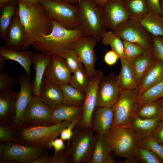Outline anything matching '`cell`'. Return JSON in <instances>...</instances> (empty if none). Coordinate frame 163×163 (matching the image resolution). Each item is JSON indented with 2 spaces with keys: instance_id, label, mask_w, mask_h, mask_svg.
I'll list each match as a JSON object with an SVG mask.
<instances>
[{
  "instance_id": "1",
  "label": "cell",
  "mask_w": 163,
  "mask_h": 163,
  "mask_svg": "<svg viewBox=\"0 0 163 163\" xmlns=\"http://www.w3.org/2000/svg\"><path fill=\"white\" fill-rule=\"evenodd\" d=\"M18 15L24 26L26 37L23 50H25L44 35L51 31V19L40 4L36 6L27 4L18 0Z\"/></svg>"
},
{
  "instance_id": "18",
  "label": "cell",
  "mask_w": 163,
  "mask_h": 163,
  "mask_svg": "<svg viewBox=\"0 0 163 163\" xmlns=\"http://www.w3.org/2000/svg\"><path fill=\"white\" fill-rule=\"evenodd\" d=\"M18 94L11 88L0 91V125L11 126L15 116Z\"/></svg>"
},
{
  "instance_id": "13",
  "label": "cell",
  "mask_w": 163,
  "mask_h": 163,
  "mask_svg": "<svg viewBox=\"0 0 163 163\" xmlns=\"http://www.w3.org/2000/svg\"><path fill=\"white\" fill-rule=\"evenodd\" d=\"M104 76L103 72L96 71L95 76L90 78L82 106L83 113L80 122L77 124L80 127L92 129L91 119L93 113L96 107L98 88L99 83Z\"/></svg>"
},
{
  "instance_id": "10",
  "label": "cell",
  "mask_w": 163,
  "mask_h": 163,
  "mask_svg": "<svg viewBox=\"0 0 163 163\" xmlns=\"http://www.w3.org/2000/svg\"><path fill=\"white\" fill-rule=\"evenodd\" d=\"M113 31L123 40L137 43L145 49L152 48V35L140 22L130 18Z\"/></svg>"
},
{
  "instance_id": "55",
  "label": "cell",
  "mask_w": 163,
  "mask_h": 163,
  "mask_svg": "<svg viewBox=\"0 0 163 163\" xmlns=\"http://www.w3.org/2000/svg\"><path fill=\"white\" fill-rule=\"evenodd\" d=\"M103 8L109 0H95Z\"/></svg>"
},
{
  "instance_id": "35",
  "label": "cell",
  "mask_w": 163,
  "mask_h": 163,
  "mask_svg": "<svg viewBox=\"0 0 163 163\" xmlns=\"http://www.w3.org/2000/svg\"><path fill=\"white\" fill-rule=\"evenodd\" d=\"M161 99H157L140 106L137 116L144 119H160Z\"/></svg>"
},
{
  "instance_id": "11",
  "label": "cell",
  "mask_w": 163,
  "mask_h": 163,
  "mask_svg": "<svg viewBox=\"0 0 163 163\" xmlns=\"http://www.w3.org/2000/svg\"><path fill=\"white\" fill-rule=\"evenodd\" d=\"M98 42L95 38L85 35L75 40L70 45V49L75 52L80 59L90 78H93L96 73L94 48Z\"/></svg>"
},
{
  "instance_id": "27",
  "label": "cell",
  "mask_w": 163,
  "mask_h": 163,
  "mask_svg": "<svg viewBox=\"0 0 163 163\" xmlns=\"http://www.w3.org/2000/svg\"><path fill=\"white\" fill-rule=\"evenodd\" d=\"M152 48L145 49L144 53L131 63L139 84L156 61Z\"/></svg>"
},
{
  "instance_id": "50",
  "label": "cell",
  "mask_w": 163,
  "mask_h": 163,
  "mask_svg": "<svg viewBox=\"0 0 163 163\" xmlns=\"http://www.w3.org/2000/svg\"><path fill=\"white\" fill-rule=\"evenodd\" d=\"M149 11H153L163 14L161 10L159 0H146Z\"/></svg>"
},
{
  "instance_id": "6",
  "label": "cell",
  "mask_w": 163,
  "mask_h": 163,
  "mask_svg": "<svg viewBox=\"0 0 163 163\" xmlns=\"http://www.w3.org/2000/svg\"><path fill=\"white\" fill-rule=\"evenodd\" d=\"M71 123L64 121L48 126L24 125L18 129L23 144L49 150L48 145L60 135L62 131Z\"/></svg>"
},
{
  "instance_id": "33",
  "label": "cell",
  "mask_w": 163,
  "mask_h": 163,
  "mask_svg": "<svg viewBox=\"0 0 163 163\" xmlns=\"http://www.w3.org/2000/svg\"><path fill=\"white\" fill-rule=\"evenodd\" d=\"M60 86L63 94L62 104L74 107H82L85 94L69 84Z\"/></svg>"
},
{
  "instance_id": "53",
  "label": "cell",
  "mask_w": 163,
  "mask_h": 163,
  "mask_svg": "<svg viewBox=\"0 0 163 163\" xmlns=\"http://www.w3.org/2000/svg\"><path fill=\"white\" fill-rule=\"evenodd\" d=\"M6 60L3 56L0 55V72H1L4 69L6 65Z\"/></svg>"
},
{
  "instance_id": "28",
  "label": "cell",
  "mask_w": 163,
  "mask_h": 163,
  "mask_svg": "<svg viewBox=\"0 0 163 163\" xmlns=\"http://www.w3.org/2000/svg\"><path fill=\"white\" fill-rule=\"evenodd\" d=\"M161 123L160 119H144L137 116L133 121L131 128L140 139L151 136Z\"/></svg>"
},
{
  "instance_id": "41",
  "label": "cell",
  "mask_w": 163,
  "mask_h": 163,
  "mask_svg": "<svg viewBox=\"0 0 163 163\" xmlns=\"http://www.w3.org/2000/svg\"><path fill=\"white\" fill-rule=\"evenodd\" d=\"M0 141L2 142H10L23 144L18 129L11 126L0 125Z\"/></svg>"
},
{
  "instance_id": "29",
  "label": "cell",
  "mask_w": 163,
  "mask_h": 163,
  "mask_svg": "<svg viewBox=\"0 0 163 163\" xmlns=\"http://www.w3.org/2000/svg\"><path fill=\"white\" fill-rule=\"evenodd\" d=\"M163 79V61L156 60L141 81L139 95Z\"/></svg>"
},
{
  "instance_id": "19",
  "label": "cell",
  "mask_w": 163,
  "mask_h": 163,
  "mask_svg": "<svg viewBox=\"0 0 163 163\" xmlns=\"http://www.w3.org/2000/svg\"><path fill=\"white\" fill-rule=\"evenodd\" d=\"M25 29L18 14L12 20L7 30L4 48L13 50H23L26 39Z\"/></svg>"
},
{
  "instance_id": "31",
  "label": "cell",
  "mask_w": 163,
  "mask_h": 163,
  "mask_svg": "<svg viewBox=\"0 0 163 163\" xmlns=\"http://www.w3.org/2000/svg\"><path fill=\"white\" fill-rule=\"evenodd\" d=\"M130 19L140 22L148 14L146 0H122Z\"/></svg>"
},
{
  "instance_id": "52",
  "label": "cell",
  "mask_w": 163,
  "mask_h": 163,
  "mask_svg": "<svg viewBox=\"0 0 163 163\" xmlns=\"http://www.w3.org/2000/svg\"><path fill=\"white\" fill-rule=\"evenodd\" d=\"M24 3L32 6H36L40 4V0H20Z\"/></svg>"
},
{
  "instance_id": "54",
  "label": "cell",
  "mask_w": 163,
  "mask_h": 163,
  "mask_svg": "<svg viewBox=\"0 0 163 163\" xmlns=\"http://www.w3.org/2000/svg\"><path fill=\"white\" fill-rule=\"evenodd\" d=\"M160 120L163 123V97L161 98V107Z\"/></svg>"
},
{
  "instance_id": "32",
  "label": "cell",
  "mask_w": 163,
  "mask_h": 163,
  "mask_svg": "<svg viewBox=\"0 0 163 163\" xmlns=\"http://www.w3.org/2000/svg\"><path fill=\"white\" fill-rule=\"evenodd\" d=\"M140 22L152 35L163 37V14L149 11Z\"/></svg>"
},
{
  "instance_id": "5",
  "label": "cell",
  "mask_w": 163,
  "mask_h": 163,
  "mask_svg": "<svg viewBox=\"0 0 163 163\" xmlns=\"http://www.w3.org/2000/svg\"><path fill=\"white\" fill-rule=\"evenodd\" d=\"M92 129L85 128L76 125L72 136L65 149L70 163H88L92 153L95 134Z\"/></svg>"
},
{
  "instance_id": "46",
  "label": "cell",
  "mask_w": 163,
  "mask_h": 163,
  "mask_svg": "<svg viewBox=\"0 0 163 163\" xmlns=\"http://www.w3.org/2000/svg\"><path fill=\"white\" fill-rule=\"evenodd\" d=\"M77 124L76 122L71 123L62 131L60 134V138L64 141H69L72 136L73 129Z\"/></svg>"
},
{
  "instance_id": "15",
  "label": "cell",
  "mask_w": 163,
  "mask_h": 163,
  "mask_svg": "<svg viewBox=\"0 0 163 163\" xmlns=\"http://www.w3.org/2000/svg\"><path fill=\"white\" fill-rule=\"evenodd\" d=\"M71 73L63 58L51 56L46 68L42 83L53 84L59 86L69 84Z\"/></svg>"
},
{
  "instance_id": "34",
  "label": "cell",
  "mask_w": 163,
  "mask_h": 163,
  "mask_svg": "<svg viewBox=\"0 0 163 163\" xmlns=\"http://www.w3.org/2000/svg\"><path fill=\"white\" fill-rule=\"evenodd\" d=\"M101 40L105 46H110L120 59L125 58L123 41L113 30L106 31L103 34Z\"/></svg>"
},
{
  "instance_id": "8",
  "label": "cell",
  "mask_w": 163,
  "mask_h": 163,
  "mask_svg": "<svg viewBox=\"0 0 163 163\" xmlns=\"http://www.w3.org/2000/svg\"><path fill=\"white\" fill-rule=\"evenodd\" d=\"M40 2L51 20L56 21L67 29L79 27L77 4H71L63 0H40Z\"/></svg>"
},
{
  "instance_id": "42",
  "label": "cell",
  "mask_w": 163,
  "mask_h": 163,
  "mask_svg": "<svg viewBox=\"0 0 163 163\" xmlns=\"http://www.w3.org/2000/svg\"><path fill=\"white\" fill-rule=\"evenodd\" d=\"M64 59L66 64L72 73L80 68L83 65L75 52L71 49L65 54Z\"/></svg>"
},
{
  "instance_id": "12",
  "label": "cell",
  "mask_w": 163,
  "mask_h": 163,
  "mask_svg": "<svg viewBox=\"0 0 163 163\" xmlns=\"http://www.w3.org/2000/svg\"><path fill=\"white\" fill-rule=\"evenodd\" d=\"M52 109L39 97L33 96L24 115V125L29 126L52 125Z\"/></svg>"
},
{
  "instance_id": "30",
  "label": "cell",
  "mask_w": 163,
  "mask_h": 163,
  "mask_svg": "<svg viewBox=\"0 0 163 163\" xmlns=\"http://www.w3.org/2000/svg\"><path fill=\"white\" fill-rule=\"evenodd\" d=\"M18 0L9 2L0 8V37L5 40L12 20L18 14Z\"/></svg>"
},
{
  "instance_id": "44",
  "label": "cell",
  "mask_w": 163,
  "mask_h": 163,
  "mask_svg": "<svg viewBox=\"0 0 163 163\" xmlns=\"http://www.w3.org/2000/svg\"><path fill=\"white\" fill-rule=\"evenodd\" d=\"M15 78L6 72H0V91L10 88L15 82Z\"/></svg>"
},
{
  "instance_id": "48",
  "label": "cell",
  "mask_w": 163,
  "mask_h": 163,
  "mask_svg": "<svg viewBox=\"0 0 163 163\" xmlns=\"http://www.w3.org/2000/svg\"><path fill=\"white\" fill-rule=\"evenodd\" d=\"M119 59L117 55L112 50L106 53L104 57L105 63L108 65L112 66L115 64Z\"/></svg>"
},
{
  "instance_id": "37",
  "label": "cell",
  "mask_w": 163,
  "mask_h": 163,
  "mask_svg": "<svg viewBox=\"0 0 163 163\" xmlns=\"http://www.w3.org/2000/svg\"><path fill=\"white\" fill-rule=\"evenodd\" d=\"M90 79L89 76L83 65L72 75L69 84L85 94Z\"/></svg>"
},
{
  "instance_id": "47",
  "label": "cell",
  "mask_w": 163,
  "mask_h": 163,
  "mask_svg": "<svg viewBox=\"0 0 163 163\" xmlns=\"http://www.w3.org/2000/svg\"><path fill=\"white\" fill-rule=\"evenodd\" d=\"M64 140L60 138H56L50 142L48 145L49 149L52 148L54 149V153H56L64 150L66 145L65 144Z\"/></svg>"
},
{
  "instance_id": "57",
  "label": "cell",
  "mask_w": 163,
  "mask_h": 163,
  "mask_svg": "<svg viewBox=\"0 0 163 163\" xmlns=\"http://www.w3.org/2000/svg\"><path fill=\"white\" fill-rule=\"evenodd\" d=\"M69 3L76 4L77 3L78 0H63Z\"/></svg>"
},
{
  "instance_id": "51",
  "label": "cell",
  "mask_w": 163,
  "mask_h": 163,
  "mask_svg": "<svg viewBox=\"0 0 163 163\" xmlns=\"http://www.w3.org/2000/svg\"><path fill=\"white\" fill-rule=\"evenodd\" d=\"M31 163H51V156L46 152L34 160Z\"/></svg>"
},
{
  "instance_id": "14",
  "label": "cell",
  "mask_w": 163,
  "mask_h": 163,
  "mask_svg": "<svg viewBox=\"0 0 163 163\" xmlns=\"http://www.w3.org/2000/svg\"><path fill=\"white\" fill-rule=\"evenodd\" d=\"M18 82L20 89L17 100L15 116L11 126L17 129L24 125V113L33 97L31 78L27 74L21 75L18 78Z\"/></svg>"
},
{
  "instance_id": "3",
  "label": "cell",
  "mask_w": 163,
  "mask_h": 163,
  "mask_svg": "<svg viewBox=\"0 0 163 163\" xmlns=\"http://www.w3.org/2000/svg\"><path fill=\"white\" fill-rule=\"evenodd\" d=\"M79 27L86 35L100 42L107 31L103 18V7L95 0H78Z\"/></svg>"
},
{
  "instance_id": "49",
  "label": "cell",
  "mask_w": 163,
  "mask_h": 163,
  "mask_svg": "<svg viewBox=\"0 0 163 163\" xmlns=\"http://www.w3.org/2000/svg\"><path fill=\"white\" fill-rule=\"evenodd\" d=\"M151 136L155 140L163 145V123L157 128Z\"/></svg>"
},
{
  "instance_id": "58",
  "label": "cell",
  "mask_w": 163,
  "mask_h": 163,
  "mask_svg": "<svg viewBox=\"0 0 163 163\" xmlns=\"http://www.w3.org/2000/svg\"><path fill=\"white\" fill-rule=\"evenodd\" d=\"M159 2L161 10L163 14V0H159Z\"/></svg>"
},
{
  "instance_id": "17",
  "label": "cell",
  "mask_w": 163,
  "mask_h": 163,
  "mask_svg": "<svg viewBox=\"0 0 163 163\" xmlns=\"http://www.w3.org/2000/svg\"><path fill=\"white\" fill-rule=\"evenodd\" d=\"M103 12L106 28L113 31L130 19L122 0H109L103 8Z\"/></svg>"
},
{
  "instance_id": "38",
  "label": "cell",
  "mask_w": 163,
  "mask_h": 163,
  "mask_svg": "<svg viewBox=\"0 0 163 163\" xmlns=\"http://www.w3.org/2000/svg\"><path fill=\"white\" fill-rule=\"evenodd\" d=\"M136 162L143 163H161L158 157L148 149L139 145L137 148L135 156Z\"/></svg>"
},
{
  "instance_id": "9",
  "label": "cell",
  "mask_w": 163,
  "mask_h": 163,
  "mask_svg": "<svg viewBox=\"0 0 163 163\" xmlns=\"http://www.w3.org/2000/svg\"><path fill=\"white\" fill-rule=\"evenodd\" d=\"M3 142L0 145V157L9 163H31L46 152L37 147L13 142Z\"/></svg>"
},
{
  "instance_id": "56",
  "label": "cell",
  "mask_w": 163,
  "mask_h": 163,
  "mask_svg": "<svg viewBox=\"0 0 163 163\" xmlns=\"http://www.w3.org/2000/svg\"><path fill=\"white\" fill-rule=\"evenodd\" d=\"M13 0H0V8L6 3Z\"/></svg>"
},
{
  "instance_id": "24",
  "label": "cell",
  "mask_w": 163,
  "mask_h": 163,
  "mask_svg": "<svg viewBox=\"0 0 163 163\" xmlns=\"http://www.w3.org/2000/svg\"><path fill=\"white\" fill-rule=\"evenodd\" d=\"M121 69L116 76L117 85L120 90L138 88L139 84L132 64L125 58L120 59Z\"/></svg>"
},
{
  "instance_id": "36",
  "label": "cell",
  "mask_w": 163,
  "mask_h": 163,
  "mask_svg": "<svg viewBox=\"0 0 163 163\" xmlns=\"http://www.w3.org/2000/svg\"><path fill=\"white\" fill-rule=\"evenodd\" d=\"M163 97V79L139 95V107L154 100Z\"/></svg>"
},
{
  "instance_id": "43",
  "label": "cell",
  "mask_w": 163,
  "mask_h": 163,
  "mask_svg": "<svg viewBox=\"0 0 163 163\" xmlns=\"http://www.w3.org/2000/svg\"><path fill=\"white\" fill-rule=\"evenodd\" d=\"M152 37V48L156 60L163 61V37L161 36Z\"/></svg>"
},
{
  "instance_id": "23",
  "label": "cell",
  "mask_w": 163,
  "mask_h": 163,
  "mask_svg": "<svg viewBox=\"0 0 163 163\" xmlns=\"http://www.w3.org/2000/svg\"><path fill=\"white\" fill-rule=\"evenodd\" d=\"M51 56L37 52L34 53L32 62L35 71L34 80L32 82L33 95L39 97L43 76Z\"/></svg>"
},
{
  "instance_id": "7",
  "label": "cell",
  "mask_w": 163,
  "mask_h": 163,
  "mask_svg": "<svg viewBox=\"0 0 163 163\" xmlns=\"http://www.w3.org/2000/svg\"><path fill=\"white\" fill-rule=\"evenodd\" d=\"M138 88L121 90L111 107L114 114L112 128L131 127L139 107Z\"/></svg>"
},
{
  "instance_id": "20",
  "label": "cell",
  "mask_w": 163,
  "mask_h": 163,
  "mask_svg": "<svg viewBox=\"0 0 163 163\" xmlns=\"http://www.w3.org/2000/svg\"><path fill=\"white\" fill-rule=\"evenodd\" d=\"M113 117L112 108L96 107L92 117V129L96 133L105 134L112 128Z\"/></svg>"
},
{
  "instance_id": "2",
  "label": "cell",
  "mask_w": 163,
  "mask_h": 163,
  "mask_svg": "<svg viewBox=\"0 0 163 163\" xmlns=\"http://www.w3.org/2000/svg\"><path fill=\"white\" fill-rule=\"evenodd\" d=\"M53 27L49 34L43 35L31 46L37 52L51 56L63 58L70 49L71 43L86 35L79 27L67 29L54 20H51Z\"/></svg>"
},
{
  "instance_id": "45",
  "label": "cell",
  "mask_w": 163,
  "mask_h": 163,
  "mask_svg": "<svg viewBox=\"0 0 163 163\" xmlns=\"http://www.w3.org/2000/svg\"><path fill=\"white\" fill-rule=\"evenodd\" d=\"M51 163H70L69 157L65 150L54 154L51 156Z\"/></svg>"
},
{
  "instance_id": "39",
  "label": "cell",
  "mask_w": 163,
  "mask_h": 163,
  "mask_svg": "<svg viewBox=\"0 0 163 163\" xmlns=\"http://www.w3.org/2000/svg\"><path fill=\"white\" fill-rule=\"evenodd\" d=\"M123 41L124 58L130 63L137 57L142 55L145 49L137 43L125 40Z\"/></svg>"
},
{
  "instance_id": "21",
  "label": "cell",
  "mask_w": 163,
  "mask_h": 163,
  "mask_svg": "<svg viewBox=\"0 0 163 163\" xmlns=\"http://www.w3.org/2000/svg\"><path fill=\"white\" fill-rule=\"evenodd\" d=\"M83 113L82 107H78L62 104L52 109V124L67 120L71 123L76 122L78 124L81 121Z\"/></svg>"
},
{
  "instance_id": "4",
  "label": "cell",
  "mask_w": 163,
  "mask_h": 163,
  "mask_svg": "<svg viewBox=\"0 0 163 163\" xmlns=\"http://www.w3.org/2000/svg\"><path fill=\"white\" fill-rule=\"evenodd\" d=\"M111 152L127 163L135 162V156L139 139L131 127L111 128L104 135Z\"/></svg>"
},
{
  "instance_id": "26",
  "label": "cell",
  "mask_w": 163,
  "mask_h": 163,
  "mask_svg": "<svg viewBox=\"0 0 163 163\" xmlns=\"http://www.w3.org/2000/svg\"><path fill=\"white\" fill-rule=\"evenodd\" d=\"M39 97L52 109L62 104V91L60 86L56 85L42 83Z\"/></svg>"
},
{
  "instance_id": "25",
  "label": "cell",
  "mask_w": 163,
  "mask_h": 163,
  "mask_svg": "<svg viewBox=\"0 0 163 163\" xmlns=\"http://www.w3.org/2000/svg\"><path fill=\"white\" fill-rule=\"evenodd\" d=\"M33 53L29 50L20 51L9 50L3 46L0 48V55L6 60H11L18 63L30 78Z\"/></svg>"
},
{
  "instance_id": "16",
  "label": "cell",
  "mask_w": 163,
  "mask_h": 163,
  "mask_svg": "<svg viewBox=\"0 0 163 163\" xmlns=\"http://www.w3.org/2000/svg\"><path fill=\"white\" fill-rule=\"evenodd\" d=\"M113 74L104 76L100 81L97 92V107H112L117 101L120 91Z\"/></svg>"
},
{
  "instance_id": "40",
  "label": "cell",
  "mask_w": 163,
  "mask_h": 163,
  "mask_svg": "<svg viewBox=\"0 0 163 163\" xmlns=\"http://www.w3.org/2000/svg\"><path fill=\"white\" fill-rule=\"evenodd\" d=\"M139 145L153 152L163 163V145L160 144L151 136L139 139Z\"/></svg>"
},
{
  "instance_id": "22",
  "label": "cell",
  "mask_w": 163,
  "mask_h": 163,
  "mask_svg": "<svg viewBox=\"0 0 163 163\" xmlns=\"http://www.w3.org/2000/svg\"><path fill=\"white\" fill-rule=\"evenodd\" d=\"M111 152L105 135L96 133L94 149L88 163H115Z\"/></svg>"
}]
</instances>
